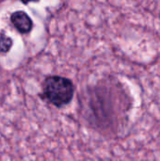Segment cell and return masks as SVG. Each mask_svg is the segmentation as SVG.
I'll list each match as a JSON object with an SVG mask.
<instances>
[{
    "instance_id": "6da1fadb",
    "label": "cell",
    "mask_w": 160,
    "mask_h": 161,
    "mask_svg": "<svg viewBox=\"0 0 160 161\" xmlns=\"http://www.w3.org/2000/svg\"><path fill=\"white\" fill-rule=\"evenodd\" d=\"M74 85L67 78L50 76L44 82L43 94L56 107H62L69 104L74 96Z\"/></svg>"
},
{
    "instance_id": "7a4b0ae2",
    "label": "cell",
    "mask_w": 160,
    "mask_h": 161,
    "mask_svg": "<svg viewBox=\"0 0 160 161\" xmlns=\"http://www.w3.org/2000/svg\"><path fill=\"white\" fill-rule=\"evenodd\" d=\"M11 22L14 26L22 33H27L32 27V22L28 15L24 11H16L11 15Z\"/></svg>"
},
{
    "instance_id": "277c9868",
    "label": "cell",
    "mask_w": 160,
    "mask_h": 161,
    "mask_svg": "<svg viewBox=\"0 0 160 161\" xmlns=\"http://www.w3.org/2000/svg\"><path fill=\"white\" fill-rule=\"evenodd\" d=\"M22 1H23L24 3L26 4V3H28V2H30V1H31V2H36V1H39V0H22Z\"/></svg>"
},
{
    "instance_id": "3957f363",
    "label": "cell",
    "mask_w": 160,
    "mask_h": 161,
    "mask_svg": "<svg viewBox=\"0 0 160 161\" xmlns=\"http://www.w3.org/2000/svg\"><path fill=\"white\" fill-rule=\"evenodd\" d=\"M12 42L5 34L0 35V52H7L11 47Z\"/></svg>"
}]
</instances>
